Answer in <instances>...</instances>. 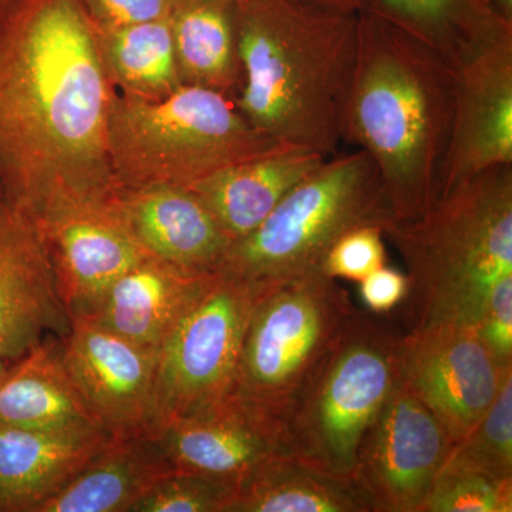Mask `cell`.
Segmentation results:
<instances>
[{
    "label": "cell",
    "mask_w": 512,
    "mask_h": 512,
    "mask_svg": "<svg viewBox=\"0 0 512 512\" xmlns=\"http://www.w3.org/2000/svg\"><path fill=\"white\" fill-rule=\"evenodd\" d=\"M80 0H15L0 15V177L35 218L119 191L109 156L116 94Z\"/></svg>",
    "instance_id": "cell-1"
},
{
    "label": "cell",
    "mask_w": 512,
    "mask_h": 512,
    "mask_svg": "<svg viewBox=\"0 0 512 512\" xmlns=\"http://www.w3.org/2000/svg\"><path fill=\"white\" fill-rule=\"evenodd\" d=\"M456 94L457 70L433 47L357 12L342 141L375 161L396 221L419 218L439 200Z\"/></svg>",
    "instance_id": "cell-2"
},
{
    "label": "cell",
    "mask_w": 512,
    "mask_h": 512,
    "mask_svg": "<svg viewBox=\"0 0 512 512\" xmlns=\"http://www.w3.org/2000/svg\"><path fill=\"white\" fill-rule=\"evenodd\" d=\"M244 83L235 104L279 146L335 156L355 66L357 12L302 0L237 6Z\"/></svg>",
    "instance_id": "cell-3"
},
{
    "label": "cell",
    "mask_w": 512,
    "mask_h": 512,
    "mask_svg": "<svg viewBox=\"0 0 512 512\" xmlns=\"http://www.w3.org/2000/svg\"><path fill=\"white\" fill-rule=\"evenodd\" d=\"M407 268L400 328H476L490 293L512 275V164L488 168L441 195L419 218L383 228Z\"/></svg>",
    "instance_id": "cell-4"
},
{
    "label": "cell",
    "mask_w": 512,
    "mask_h": 512,
    "mask_svg": "<svg viewBox=\"0 0 512 512\" xmlns=\"http://www.w3.org/2000/svg\"><path fill=\"white\" fill-rule=\"evenodd\" d=\"M107 138L119 188L191 187L228 165L284 147L252 127L234 100L194 86L160 100L116 92Z\"/></svg>",
    "instance_id": "cell-5"
},
{
    "label": "cell",
    "mask_w": 512,
    "mask_h": 512,
    "mask_svg": "<svg viewBox=\"0 0 512 512\" xmlns=\"http://www.w3.org/2000/svg\"><path fill=\"white\" fill-rule=\"evenodd\" d=\"M394 221L382 175L363 150L326 158L244 238L217 271L258 292L322 271L330 248L352 229Z\"/></svg>",
    "instance_id": "cell-6"
},
{
    "label": "cell",
    "mask_w": 512,
    "mask_h": 512,
    "mask_svg": "<svg viewBox=\"0 0 512 512\" xmlns=\"http://www.w3.org/2000/svg\"><path fill=\"white\" fill-rule=\"evenodd\" d=\"M399 323L353 313L282 421L286 453L352 477L357 451L400 382Z\"/></svg>",
    "instance_id": "cell-7"
},
{
    "label": "cell",
    "mask_w": 512,
    "mask_h": 512,
    "mask_svg": "<svg viewBox=\"0 0 512 512\" xmlns=\"http://www.w3.org/2000/svg\"><path fill=\"white\" fill-rule=\"evenodd\" d=\"M355 312L322 271L259 292L229 396L282 427Z\"/></svg>",
    "instance_id": "cell-8"
},
{
    "label": "cell",
    "mask_w": 512,
    "mask_h": 512,
    "mask_svg": "<svg viewBox=\"0 0 512 512\" xmlns=\"http://www.w3.org/2000/svg\"><path fill=\"white\" fill-rule=\"evenodd\" d=\"M258 295L245 282L214 272L158 350V424L229 396Z\"/></svg>",
    "instance_id": "cell-9"
},
{
    "label": "cell",
    "mask_w": 512,
    "mask_h": 512,
    "mask_svg": "<svg viewBox=\"0 0 512 512\" xmlns=\"http://www.w3.org/2000/svg\"><path fill=\"white\" fill-rule=\"evenodd\" d=\"M450 447L441 421L400 380L363 437L352 477L372 512H423Z\"/></svg>",
    "instance_id": "cell-10"
},
{
    "label": "cell",
    "mask_w": 512,
    "mask_h": 512,
    "mask_svg": "<svg viewBox=\"0 0 512 512\" xmlns=\"http://www.w3.org/2000/svg\"><path fill=\"white\" fill-rule=\"evenodd\" d=\"M399 369L453 444L490 409L512 365L495 360L476 328L446 323L403 332Z\"/></svg>",
    "instance_id": "cell-11"
},
{
    "label": "cell",
    "mask_w": 512,
    "mask_h": 512,
    "mask_svg": "<svg viewBox=\"0 0 512 512\" xmlns=\"http://www.w3.org/2000/svg\"><path fill=\"white\" fill-rule=\"evenodd\" d=\"M60 348L84 403L111 436H148L156 430L157 350L86 318L72 319Z\"/></svg>",
    "instance_id": "cell-12"
},
{
    "label": "cell",
    "mask_w": 512,
    "mask_h": 512,
    "mask_svg": "<svg viewBox=\"0 0 512 512\" xmlns=\"http://www.w3.org/2000/svg\"><path fill=\"white\" fill-rule=\"evenodd\" d=\"M113 200L64 205L36 218L70 320L93 316L111 285L150 256Z\"/></svg>",
    "instance_id": "cell-13"
},
{
    "label": "cell",
    "mask_w": 512,
    "mask_h": 512,
    "mask_svg": "<svg viewBox=\"0 0 512 512\" xmlns=\"http://www.w3.org/2000/svg\"><path fill=\"white\" fill-rule=\"evenodd\" d=\"M72 320L36 218L0 198V356L13 363L47 336L63 338Z\"/></svg>",
    "instance_id": "cell-14"
},
{
    "label": "cell",
    "mask_w": 512,
    "mask_h": 512,
    "mask_svg": "<svg viewBox=\"0 0 512 512\" xmlns=\"http://www.w3.org/2000/svg\"><path fill=\"white\" fill-rule=\"evenodd\" d=\"M504 164H512V35L478 50L457 69L456 106L440 197Z\"/></svg>",
    "instance_id": "cell-15"
},
{
    "label": "cell",
    "mask_w": 512,
    "mask_h": 512,
    "mask_svg": "<svg viewBox=\"0 0 512 512\" xmlns=\"http://www.w3.org/2000/svg\"><path fill=\"white\" fill-rule=\"evenodd\" d=\"M153 439L173 471L239 484L269 458L286 453L282 427L235 397L158 424Z\"/></svg>",
    "instance_id": "cell-16"
},
{
    "label": "cell",
    "mask_w": 512,
    "mask_h": 512,
    "mask_svg": "<svg viewBox=\"0 0 512 512\" xmlns=\"http://www.w3.org/2000/svg\"><path fill=\"white\" fill-rule=\"evenodd\" d=\"M113 202L148 254L183 271L212 274L231 244L191 188H119Z\"/></svg>",
    "instance_id": "cell-17"
},
{
    "label": "cell",
    "mask_w": 512,
    "mask_h": 512,
    "mask_svg": "<svg viewBox=\"0 0 512 512\" xmlns=\"http://www.w3.org/2000/svg\"><path fill=\"white\" fill-rule=\"evenodd\" d=\"M212 275L192 274L147 256L111 285L97 311L86 319L158 352Z\"/></svg>",
    "instance_id": "cell-18"
},
{
    "label": "cell",
    "mask_w": 512,
    "mask_h": 512,
    "mask_svg": "<svg viewBox=\"0 0 512 512\" xmlns=\"http://www.w3.org/2000/svg\"><path fill=\"white\" fill-rule=\"evenodd\" d=\"M325 160L302 148L279 147L228 165L188 188L234 242L254 231Z\"/></svg>",
    "instance_id": "cell-19"
},
{
    "label": "cell",
    "mask_w": 512,
    "mask_h": 512,
    "mask_svg": "<svg viewBox=\"0 0 512 512\" xmlns=\"http://www.w3.org/2000/svg\"><path fill=\"white\" fill-rule=\"evenodd\" d=\"M111 439L103 429L0 426V512H35Z\"/></svg>",
    "instance_id": "cell-20"
},
{
    "label": "cell",
    "mask_w": 512,
    "mask_h": 512,
    "mask_svg": "<svg viewBox=\"0 0 512 512\" xmlns=\"http://www.w3.org/2000/svg\"><path fill=\"white\" fill-rule=\"evenodd\" d=\"M0 426L103 429L64 365L57 336H47L25 356L10 363L0 379Z\"/></svg>",
    "instance_id": "cell-21"
},
{
    "label": "cell",
    "mask_w": 512,
    "mask_h": 512,
    "mask_svg": "<svg viewBox=\"0 0 512 512\" xmlns=\"http://www.w3.org/2000/svg\"><path fill=\"white\" fill-rule=\"evenodd\" d=\"M171 471L150 436L113 437L35 512H130Z\"/></svg>",
    "instance_id": "cell-22"
},
{
    "label": "cell",
    "mask_w": 512,
    "mask_h": 512,
    "mask_svg": "<svg viewBox=\"0 0 512 512\" xmlns=\"http://www.w3.org/2000/svg\"><path fill=\"white\" fill-rule=\"evenodd\" d=\"M237 6L232 0H175L170 26L183 86L237 100L244 83Z\"/></svg>",
    "instance_id": "cell-23"
},
{
    "label": "cell",
    "mask_w": 512,
    "mask_h": 512,
    "mask_svg": "<svg viewBox=\"0 0 512 512\" xmlns=\"http://www.w3.org/2000/svg\"><path fill=\"white\" fill-rule=\"evenodd\" d=\"M228 512H372L353 477L279 454L237 485Z\"/></svg>",
    "instance_id": "cell-24"
},
{
    "label": "cell",
    "mask_w": 512,
    "mask_h": 512,
    "mask_svg": "<svg viewBox=\"0 0 512 512\" xmlns=\"http://www.w3.org/2000/svg\"><path fill=\"white\" fill-rule=\"evenodd\" d=\"M357 12L412 33L456 70L478 50L512 35V22L483 0H359Z\"/></svg>",
    "instance_id": "cell-25"
},
{
    "label": "cell",
    "mask_w": 512,
    "mask_h": 512,
    "mask_svg": "<svg viewBox=\"0 0 512 512\" xmlns=\"http://www.w3.org/2000/svg\"><path fill=\"white\" fill-rule=\"evenodd\" d=\"M101 60L117 92L160 100L183 86L170 18L117 29L97 28Z\"/></svg>",
    "instance_id": "cell-26"
},
{
    "label": "cell",
    "mask_w": 512,
    "mask_h": 512,
    "mask_svg": "<svg viewBox=\"0 0 512 512\" xmlns=\"http://www.w3.org/2000/svg\"><path fill=\"white\" fill-rule=\"evenodd\" d=\"M441 471H466L512 480V369L505 373L490 409L451 444Z\"/></svg>",
    "instance_id": "cell-27"
},
{
    "label": "cell",
    "mask_w": 512,
    "mask_h": 512,
    "mask_svg": "<svg viewBox=\"0 0 512 512\" xmlns=\"http://www.w3.org/2000/svg\"><path fill=\"white\" fill-rule=\"evenodd\" d=\"M237 484L205 474L171 471L158 478L130 512H228Z\"/></svg>",
    "instance_id": "cell-28"
},
{
    "label": "cell",
    "mask_w": 512,
    "mask_h": 512,
    "mask_svg": "<svg viewBox=\"0 0 512 512\" xmlns=\"http://www.w3.org/2000/svg\"><path fill=\"white\" fill-rule=\"evenodd\" d=\"M512 480L440 471L423 512H511Z\"/></svg>",
    "instance_id": "cell-29"
},
{
    "label": "cell",
    "mask_w": 512,
    "mask_h": 512,
    "mask_svg": "<svg viewBox=\"0 0 512 512\" xmlns=\"http://www.w3.org/2000/svg\"><path fill=\"white\" fill-rule=\"evenodd\" d=\"M386 265L383 229L365 225L346 232L330 248L322 272L333 279L360 282Z\"/></svg>",
    "instance_id": "cell-30"
},
{
    "label": "cell",
    "mask_w": 512,
    "mask_h": 512,
    "mask_svg": "<svg viewBox=\"0 0 512 512\" xmlns=\"http://www.w3.org/2000/svg\"><path fill=\"white\" fill-rule=\"evenodd\" d=\"M476 332L500 365H512V275L494 286Z\"/></svg>",
    "instance_id": "cell-31"
},
{
    "label": "cell",
    "mask_w": 512,
    "mask_h": 512,
    "mask_svg": "<svg viewBox=\"0 0 512 512\" xmlns=\"http://www.w3.org/2000/svg\"><path fill=\"white\" fill-rule=\"evenodd\" d=\"M96 28L117 29L170 18L175 0H80Z\"/></svg>",
    "instance_id": "cell-32"
},
{
    "label": "cell",
    "mask_w": 512,
    "mask_h": 512,
    "mask_svg": "<svg viewBox=\"0 0 512 512\" xmlns=\"http://www.w3.org/2000/svg\"><path fill=\"white\" fill-rule=\"evenodd\" d=\"M359 284L360 299L367 311L376 315H387L399 308L409 289L406 274L386 265L366 276Z\"/></svg>",
    "instance_id": "cell-33"
},
{
    "label": "cell",
    "mask_w": 512,
    "mask_h": 512,
    "mask_svg": "<svg viewBox=\"0 0 512 512\" xmlns=\"http://www.w3.org/2000/svg\"><path fill=\"white\" fill-rule=\"evenodd\" d=\"M316 8L336 10V12H357L359 0H302Z\"/></svg>",
    "instance_id": "cell-34"
},
{
    "label": "cell",
    "mask_w": 512,
    "mask_h": 512,
    "mask_svg": "<svg viewBox=\"0 0 512 512\" xmlns=\"http://www.w3.org/2000/svg\"><path fill=\"white\" fill-rule=\"evenodd\" d=\"M483 2L497 12L501 18L512 22V0H483Z\"/></svg>",
    "instance_id": "cell-35"
},
{
    "label": "cell",
    "mask_w": 512,
    "mask_h": 512,
    "mask_svg": "<svg viewBox=\"0 0 512 512\" xmlns=\"http://www.w3.org/2000/svg\"><path fill=\"white\" fill-rule=\"evenodd\" d=\"M10 362L8 360L3 359L2 356H0V379H2L3 375H5L6 370L9 369Z\"/></svg>",
    "instance_id": "cell-36"
},
{
    "label": "cell",
    "mask_w": 512,
    "mask_h": 512,
    "mask_svg": "<svg viewBox=\"0 0 512 512\" xmlns=\"http://www.w3.org/2000/svg\"><path fill=\"white\" fill-rule=\"evenodd\" d=\"M13 2H15V0H0V15H2V13L5 12Z\"/></svg>",
    "instance_id": "cell-37"
},
{
    "label": "cell",
    "mask_w": 512,
    "mask_h": 512,
    "mask_svg": "<svg viewBox=\"0 0 512 512\" xmlns=\"http://www.w3.org/2000/svg\"><path fill=\"white\" fill-rule=\"evenodd\" d=\"M5 194H6L5 187H3L2 177H0V198H2L3 195H5Z\"/></svg>",
    "instance_id": "cell-38"
},
{
    "label": "cell",
    "mask_w": 512,
    "mask_h": 512,
    "mask_svg": "<svg viewBox=\"0 0 512 512\" xmlns=\"http://www.w3.org/2000/svg\"><path fill=\"white\" fill-rule=\"evenodd\" d=\"M232 2L239 3V2H244V0H232Z\"/></svg>",
    "instance_id": "cell-39"
}]
</instances>
